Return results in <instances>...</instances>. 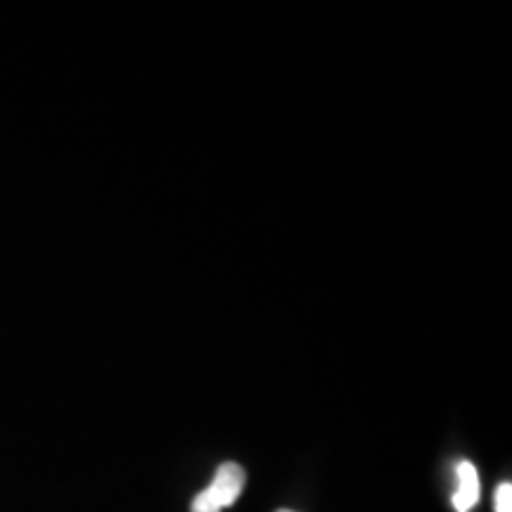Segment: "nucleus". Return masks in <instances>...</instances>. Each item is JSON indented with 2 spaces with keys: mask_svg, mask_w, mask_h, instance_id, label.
Returning <instances> with one entry per match:
<instances>
[{
  "mask_svg": "<svg viewBox=\"0 0 512 512\" xmlns=\"http://www.w3.org/2000/svg\"><path fill=\"white\" fill-rule=\"evenodd\" d=\"M245 470L238 463H223L216 470L214 479L202 494L195 496L192 501V512H221L223 508H230L238 501L242 489H245Z\"/></svg>",
  "mask_w": 512,
  "mask_h": 512,
  "instance_id": "obj_1",
  "label": "nucleus"
},
{
  "mask_svg": "<svg viewBox=\"0 0 512 512\" xmlns=\"http://www.w3.org/2000/svg\"><path fill=\"white\" fill-rule=\"evenodd\" d=\"M451 501L456 512H470L479 501V475L470 460H460L456 465V491Z\"/></svg>",
  "mask_w": 512,
  "mask_h": 512,
  "instance_id": "obj_2",
  "label": "nucleus"
},
{
  "mask_svg": "<svg viewBox=\"0 0 512 512\" xmlns=\"http://www.w3.org/2000/svg\"><path fill=\"white\" fill-rule=\"evenodd\" d=\"M496 512H512V484L503 482L496 489Z\"/></svg>",
  "mask_w": 512,
  "mask_h": 512,
  "instance_id": "obj_3",
  "label": "nucleus"
},
{
  "mask_svg": "<svg viewBox=\"0 0 512 512\" xmlns=\"http://www.w3.org/2000/svg\"><path fill=\"white\" fill-rule=\"evenodd\" d=\"M278 512H294V510H278Z\"/></svg>",
  "mask_w": 512,
  "mask_h": 512,
  "instance_id": "obj_4",
  "label": "nucleus"
}]
</instances>
